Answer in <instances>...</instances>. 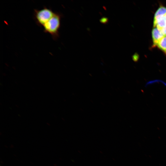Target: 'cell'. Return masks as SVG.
I'll return each instance as SVG.
<instances>
[{"instance_id":"obj_2","label":"cell","mask_w":166,"mask_h":166,"mask_svg":"<svg viewBox=\"0 0 166 166\" xmlns=\"http://www.w3.org/2000/svg\"><path fill=\"white\" fill-rule=\"evenodd\" d=\"M55 12L51 8L44 7L40 10L34 9V19L38 26H43L54 15Z\"/></svg>"},{"instance_id":"obj_1","label":"cell","mask_w":166,"mask_h":166,"mask_svg":"<svg viewBox=\"0 0 166 166\" xmlns=\"http://www.w3.org/2000/svg\"><path fill=\"white\" fill-rule=\"evenodd\" d=\"M62 15L61 13L55 12L53 17L43 26L44 32L50 34L54 40H56L59 37Z\"/></svg>"},{"instance_id":"obj_8","label":"cell","mask_w":166,"mask_h":166,"mask_svg":"<svg viewBox=\"0 0 166 166\" xmlns=\"http://www.w3.org/2000/svg\"><path fill=\"white\" fill-rule=\"evenodd\" d=\"M100 21L101 23H106L108 22V19L107 18L103 17L101 19Z\"/></svg>"},{"instance_id":"obj_4","label":"cell","mask_w":166,"mask_h":166,"mask_svg":"<svg viewBox=\"0 0 166 166\" xmlns=\"http://www.w3.org/2000/svg\"><path fill=\"white\" fill-rule=\"evenodd\" d=\"M153 27H156L159 30L166 25V14L158 19L153 20Z\"/></svg>"},{"instance_id":"obj_6","label":"cell","mask_w":166,"mask_h":166,"mask_svg":"<svg viewBox=\"0 0 166 166\" xmlns=\"http://www.w3.org/2000/svg\"><path fill=\"white\" fill-rule=\"evenodd\" d=\"M156 46L166 55V36H164L160 39Z\"/></svg>"},{"instance_id":"obj_5","label":"cell","mask_w":166,"mask_h":166,"mask_svg":"<svg viewBox=\"0 0 166 166\" xmlns=\"http://www.w3.org/2000/svg\"><path fill=\"white\" fill-rule=\"evenodd\" d=\"M166 14V7L160 6L156 11L154 16V20H156Z\"/></svg>"},{"instance_id":"obj_3","label":"cell","mask_w":166,"mask_h":166,"mask_svg":"<svg viewBox=\"0 0 166 166\" xmlns=\"http://www.w3.org/2000/svg\"><path fill=\"white\" fill-rule=\"evenodd\" d=\"M152 34L153 42L152 47H155L156 46L158 42L164 36L160 31L156 27H154L153 28Z\"/></svg>"},{"instance_id":"obj_7","label":"cell","mask_w":166,"mask_h":166,"mask_svg":"<svg viewBox=\"0 0 166 166\" xmlns=\"http://www.w3.org/2000/svg\"><path fill=\"white\" fill-rule=\"evenodd\" d=\"M164 36H166V25L159 30Z\"/></svg>"}]
</instances>
